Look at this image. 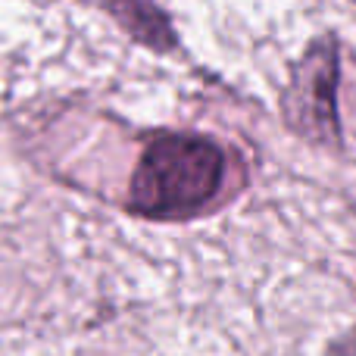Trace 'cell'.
<instances>
[{
    "mask_svg": "<svg viewBox=\"0 0 356 356\" xmlns=\"http://www.w3.org/2000/svg\"><path fill=\"white\" fill-rule=\"evenodd\" d=\"M116 19L138 38L156 50H166L175 44V35L169 29V19L160 13L154 0H106Z\"/></svg>",
    "mask_w": 356,
    "mask_h": 356,
    "instance_id": "3",
    "label": "cell"
},
{
    "mask_svg": "<svg viewBox=\"0 0 356 356\" xmlns=\"http://www.w3.org/2000/svg\"><path fill=\"white\" fill-rule=\"evenodd\" d=\"M225 156L203 135H163L147 144L131 175L129 207L150 219H181L219 194Z\"/></svg>",
    "mask_w": 356,
    "mask_h": 356,
    "instance_id": "1",
    "label": "cell"
},
{
    "mask_svg": "<svg viewBox=\"0 0 356 356\" xmlns=\"http://www.w3.org/2000/svg\"><path fill=\"white\" fill-rule=\"evenodd\" d=\"M334 50L316 47L297 72L288 94V119L300 131L322 135L334 129Z\"/></svg>",
    "mask_w": 356,
    "mask_h": 356,
    "instance_id": "2",
    "label": "cell"
}]
</instances>
